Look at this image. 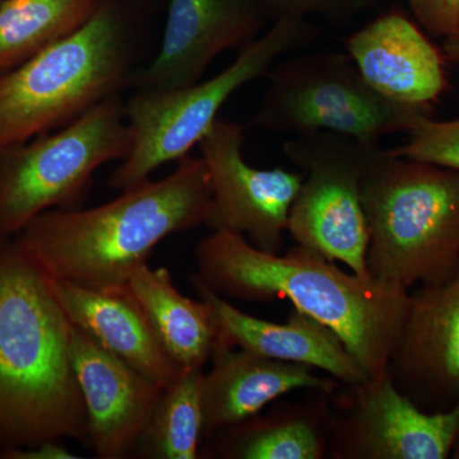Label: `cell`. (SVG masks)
Masks as SVG:
<instances>
[{"label":"cell","mask_w":459,"mask_h":459,"mask_svg":"<svg viewBox=\"0 0 459 459\" xmlns=\"http://www.w3.org/2000/svg\"><path fill=\"white\" fill-rule=\"evenodd\" d=\"M0 458L7 459H80V455H74L68 451L62 443L44 442L25 448H2Z\"/></svg>","instance_id":"26"},{"label":"cell","mask_w":459,"mask_h":459,"mask_svg":"<svg viewBox=\"0 0 459 459\" xmlns=\"http://www.w3.org/2000/svg\"><path fill=\"white\" fill-rule=\"evenodd\" d=\"M71 359L86 407L91 448L101 459L132 455L165 386L74 325Z\"/></svg>","instance_id":"14"},{"label":"cell","mask_w":459,"mask_h":459,"mask_svg":"<svg viewBox=\"0 0 459 459\" xmlns=\"http://www.w3.org/2000/svg\"><path fill=\"white\" fill-rule=\"evenodd\" d=\"M443 54L446 56V62L457 65L459 63V22L449 33L444 41Z\"/></svg>","instance_id":"27"},{"label":"cell","mask_w":459,"mask_h":459,"mask_svg":"<svg viewBox=\"0 0 459 459\" xmlns=\"http://www.w3.org/2000/svg\"><path fill=\"white\" fill-rule=\"evenodd\" d=\"M453 459H459V434L457 437V442L455 444V448H453L452 457Z\"/></svg>","instance_id":"28"},{"label":"cell","mask_w":459,"mask_h":459,"mask_svg":"<svg viewBox=\"0 0 459 459\" xmlns=\"http://www.w3.org/2000/svg\"><path fill=\"white\" fill-rule=\"evenodd\" d=\"M71 329L47 274L16 241H7L0 255L2 448L63 439L90 444Z\"/></svg>","instance_id":"3"},{"label":"cell","mask_w":459,"mask_h":459,"mask_svg":"<svg viewBox=\"0 0 459 459\" xmlns=\"http://www.w3.org/2000/svg\"><path fill=\"white\" fill-rule=\"evenodd\" d=\"M419 25L435 38L446 39L459 22V0H409Z\"/></svg>","instance_id":"25"},{"label":"cell","mask_w":459,"mask_h":459,"mask_svg":"<svg viewBox=\"0 0 459 459\" xmlns=\"http://www.w3.org/2000/svg\"><path fill=\"white\" fill-rule=\"evenodd\" d=\"M346 50L364 80L392 101L433 107L448 87L443 51L400 12L352 33Z\"/></svg>","instance_id":"16"},{"label":"cell","mask_w":459,"mask_h":459,"mask_svg":"<svg viewBox=\"0 0 459 459\" xmlns=\"http://www.w3.org/2000/svg\"><path fill=\"white\" fill-rule=\"evenodd\" d=\"M131 137L119 95L54 134L0 152V237L17 235L51 208H75L102 165L123 161Z\"/></svg>","instance_id":"8"},{"label":"cell","mask_w":459,"mask_h":459,"mask_svg":"<svg viewBox=\"0 0 459 459\" xmlns=\"http://www.w3.org/2000/svg\"><path fill=\"white\" fill-rule=\"evenodd\" d=\"M211 201L204 160L186 156L165 179L143 181L108 204L45 211L14 241L50 280L123 290L162 240L204 225Z\"/></svg>","instance_id":"2"},{"label":"cell","mask_w":459,"mask_h":459,"mask_svg":"<svg viewBox=\"0 0 459 459\" xmlns=\"http://www.w3.org/2000/svg\"><path fill=\"white\" fill-rule=\"evenodd\" d=\"M270 84L255 126L265 131L304 134L333 132L377 143L410 133L433 107L392 101L364 80L351 57L316 51L283 60L268 72Z\"/></svg>","instance_id":"7"},{"label":"cell","mask_w":459,"mask_h":459,"mask_svg":"<svg viewBox=\"0 0 459 459\" xmlns=\"http://www.w3.org/2000/svg\"><path fill=\"white\" fill-rule=\"evenodd\" d=\"M332 416L325 404H279L267 416L217 431L220 457L230 459H322L329 446Z\"/></svg>","instance_id":"20"},{"label":"cell","mask_w":459,"mask_h":459,"mask_svg":"<svg viewBox=\"0 0 459 459\" xmlns=\"http://www.w3.org/2000/svg\"><path fill=\"white\" fill-rule=\"evenodd\" d=\"M265 17L262 0H170L160 49L134 86L164 91L197 83L217 56L255 41Z\"/></svg>","instance_id":"13"},{"label":"cell","mask_w":459,"mask_h":459,"mask_svg":"<svg viewBox=\"0 0 459 459\" xmlns=\"http://www.w3.org/2000/svg\"><path fill=\"white\" fill-rule=\"evenodd\" d=\"M129 62L126 27L114 8L102 3L74 32L0 72V152L117 95Z\"/></svg>","instance_id":"5"},{"label":"cell","mask_w":459,"mask_h":459,"mask_svg":"<svg viewBox=\"0 0 459 459\" xmlns=\"http://www.w3.org/2000/svg\"><path fill=\"white\" fill-rule=\"evenodd\" d=\"M349 411L331 420L329 446L341 459H446L459 434V404L429 412L391 374L351 385Z\"/></svg>","instance_id":"11"},{"label":"cell","mask_w":459,"mask_h":459,"mask_svg":"<svg viewBox=\"0 0 459 459\" xmlns=\"http://www.w3.org/2000/svg\"><path fill=\"white\" fill-rule=\"evenodd\" d=\"M50 283L69 322L107 351L164 386L183 373L165 351L129 286L98 291L63 281Z\"/></svg>","instance_id":"18"},{"label":"cell","mask_w":459,"mask_h":459,"mask_svg":"<svg viewBox=\"0 0 459 459\" xmlns=\"http://www.w3.org/2000/svg\"><path fill=\"white\" fill-rule=\"evenodd\" d=\"M272 20H307L309 16L342 18L369 7L373 0H262Z\"/></svg>","instance_id":"24"},{"label":"cell","mask_w":459,"mask_h":459,"mask_svg":"<svg viewBox=\"0 0 459 459\" xmlns=\"http://www.w3.org/2000/svg\"><path fill=\"white\" fill-rule=\"evenodd\" d=\"M409 134L403 146L392 150L395 156L459 171V117L444 122L425 117Z\"/></svg>","instance_id":"23"},{"label":"cell","mask_w":459,"mask_h":459,"mask_svg":"<svg viewBox=\"0 0 459 459\" xmlns=\"http://www.w3.org/2000/svg\"><path fill=\"white\" fill-rule=\"evenodd\" d=\"M244 138L241 124L217 119L198 143L212 190L204 225L237 232L258 249L279 255L304 174L247 164Z\"/></svg>","instance_id":"10"},{"label":"cell","mask_w":459,"mask_h":459,"mask_svg":"<svg viewBox=\"0 0 459 459\" xmlns=\"http://www.w3.org/2000/svg\"><path fill=\"white\" fill-rule=\"evenodd\" d=\"M195 262V277L216 294L255 303L286 299L334 332L369 377L388 373L409 313V290L347 273L298 244L286 255L264 252L226 230L199 241Z\"/></svg>","instance_id":"1"},{"label":"cell","mask_w":459,"mask_h":459,"mask_svg":"<svg viewBox=\"0 0 459 459\" xmlns=\"http://www.w3.org/2000/svg\"><path fill=\"white\" fill-rule=\"evenodd\" d=\"M5 243H7V241H5V238L0 237V255H2L3 247H4Z\"/></svg>","instance_id":"29"},{"label":"cell","mask_w":459,"mask_h":459,"mask_svg":"<svg viewBox=\"0 0 459 459\" xmlns=\"http://www.w3.org/2000/svg\"><path fill=\"white\" fill-rule=\"evenodd\" d=\"M101 0H0V72L83 25Z\"/></svg>","instance_id":"21"},{"label":"cell","mask_w":459,"mask_h":459,"mask_svg":"<svg viewBox=\"0 0 459 459\" xmlns=\"http://www.w3.org/2000/svg\"><path fill=\"white\" fill-rule=\"evenodd\" d=\"M212 367L202 379L204 435L240 424L259 415L272 401L298 389L331 394L334 377L312 367L274 360L238 347L214 346Z\"/></svg>","instance_id":"17"},{"label":"cell","mask_w":459,"mask_h":459,"mask_svg":"<svg viewBox=\"0 0 459 459\" xmlns=\"http://www.w3.org/2000/svg\"><path fill=\"white\" fill-rule=\"evenodd\" d=\"M192 285L212 313L214 346L238 347L274 360L307 365L347 386L370 379L334 332L294 307L283 325L247 316L192 276Z\"/></svg>","instance_id":"15"},{"label":"cell","mask_w":459,"mask_h":459,"mask_svg":"<svg viewBox=\"0 0 459 459\" xmlns=\"http://www.w3.org/2000/svg\"><path fill=\"white\" fill-rule=\"evenodd\" d=\"M382 150L333 132L296 134L283 144L290 161L304 174L287 231L298 246L343 263L360 277H371L362 188Z\"/></svg>","instance_id":"9"},{"label":"cell","mask_w":459,"mask_h":459,"mask_svg":"<svg viewBox=\"0 0 459 459\" xmlns=\"http://www.w3.org/2000/svg\"><path fill=\"white\" fill-rule=\"evenodd\" d=\"M388 373L422 410L437 412L459 404V268L448 279L411 292Z\"/></svg>","instance_id":"12"},{"label":"cell","mask_w":459,"mask_h":459,"mask_svg":"<svg viewBox=\"0 0 459 459\" xmlns=\"http://www.w3.org/2000/svg\"><path fill=\"white\" fill-rule=\"evenodd\" d=\"M316 36L318 30L307 20H277L211 80L175 90H138L124 105L131 147L108 180L110 188L124 192L140 186L160 166L189 156L238 89L268 74L282 54Z\"/></svg>","instance_id":"6"},{"label":"cell","mask_w":459,"mask_h":459,"mask_svg":"<svg viewBox=\"0 0 459 459\" xmlns=\"http://www.w3.org/2000/svg\"><path fill=\"white\" fill-rule=\"evenodd\" d=\"M368 272L410 290L459 268V171L380 151L362 188Z\"/></svg>","instance_id":"4"},{"label":"cell","mask_w":459,"mask_h":459,"mask_svg":"<svg viewBox=\"0 0 459 459\" xmlns=\"http://www.w3.org/2000/svg\"><path fill=\"white\" fill-rule=\"evenodd\" d=\"M128 286L175 365L181 371L204 370L216 343L208 304L180 294L170 272L148 263L132 274Z\"/></svg>","instance_id":"19"},{"label":"cell","mask_w":459,"mask_h":459,"mask_svg":"<svg viewBox=\"0 0 459 459\" xmlns=\"http://www.w3.org/2000/svg\"><path fill=\"white\" fill-rule=\"evenodd\" d=\"M188 370L165 386L134 452L147 459H197L204 437L202 379Z\"/></svg>","instance_id":"22"}]
</instances>
